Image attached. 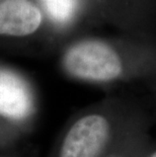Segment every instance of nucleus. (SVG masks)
<instances>
[{
    "label": "nucleus",
    "mask_w": 156,
    "mask_h": 157,
    "mask_svg": "<svg viewBox=\"0 0 156 157\" xmlns=\"http://www.w3.org/2000/svg\"><path fill=\"white\" fill-rule=\"evenodd\" d=\"M151 123L138 101L108 96L73 113L47 157H105L126 136Z\"/></svg>",
    "instance_id": "f257e3e1"
},
{
    "label": "nucleus",
    "mask_w": 156,
    "mask_h": 157,
    "mask_svg": "<svg viewBox=\"0 0 156 157\" xmlns=\"http://www.w3.org/2000/svg\"><path fill=\"white\" fill-rule=\"evenodd\" d=\"M59 66L73 81L94 86H109L143 76L130 64L124 51L108 40L84 36L61 50Z\"/></svg>",
    "instance_id": "f03ea898"
},
{
    "label": "nucleus",
    "mask_w": 156,
    "mask_h": 157,
    "mask_svg": "<svg viewBox=\"0 0 156 157\" xmlns=\"http://www.w3.org/2000/svg\"><path fill=\"white\" fill-rule=\"evenodd\" d=\"M39 113L36 83L21 70L0 62V152H8L31 134Z\"/></svg>",
    "instance_id": "7ed1b4c3"
},
{
    "label": "nucleus",
    "mask_w": 156,
    "mask_h": 157,
    "mask_svg": "<svg viewBox=\"0 0 156 157\" xmlns=\"http://www.w3.org/2000/svg\"><path fill=\"white\" fill-rule=\"evenodd\" d=\"M50 36L46 16L35 0L0 1V44H22Z\"/></svg>",
    "instance_id": "20e7f679"
},
{
    "label": "nucleus",
    "mask_w": 156,
    "mask_h": 157,
    "mask_svg": "<svg viewBox=\"0 0 156 157\" xmlns=\"http://www.w3.org/2000/svg\"><path fill=\"white\" fill-rule=\"evenodd\" d=\"M47 19L51 36L60 35L70 28L78 10V0H35Z\"/></svg>",
    "instance_id": "39448f33"
},
{
    "label": "nucleus",
    "mask_w": 156,
    "mask_h": 157,
    "mask_svg": "<svg viewBox=\"0 0 156 157\" xmlns=\"http://www.w3.org/2000/svg\"><path fill=\"white\" fill-rule=\"evenodd\" d=\"M151 124L135 130L122 139L105 157H148L152 149Z\"/></svg>",
    "instance_id": "423d86ee"
},
{
    "label": "nucleus",
    "mask_w": 156,
    "mask_h": 157,
    "mask_svg": "<svg viewBox=\"0 0 156 157\" xmlns=\"http://www.w3.org/2000/svg\"><path fill=\"white\" fill-rule=\"evenodd\" d=\"M150 84V96H151V99H152V102L154 105V108L156 109V79L154 81H152L149 83Z\"/></svg>",
    "instance_id": "0eeeda50"
},
{
    "label": "nucleus",
    "mask_w": 156,
    "mask_h": 157,
    "mask_svg": "<svg viewBox=\"0 0 156 157\" xmlns=\"http://www.w3.org/2000/svg\"><path fill=\"white\" fill-rule=\"evenodd\" d=\"M0 157H17V156L10 154L9 152H0Z\"/></svg>",
    "instance_id": "6e6552de"
},
{
    "label": "nucleus",
    "mask_w": 156,
    "mask_h": 157,
    "mask_svg": "<svg viewBox=\"0 0 156 157\" xmlns=\"http://www.w3.org/2000/svg\"><path fill=\"white\" fill-rule=\"evenodd\" d=\"M0 1H1V0H0Z\"/></svg>",
    "instance_id": "1a4fd4ad"
}]
</instances>
